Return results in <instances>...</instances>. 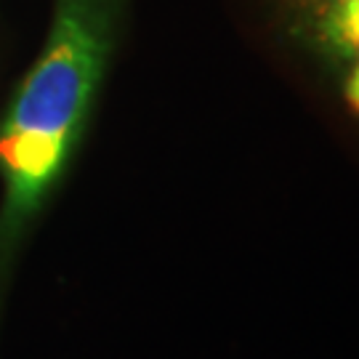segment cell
Returning a JSON list of instances; mask_svg holds the SVG:
<instances>
[{
  "label": "cell",
  "instance_id": "6da1fadb",
  "mask_svg": "<svg viewBox=\"0 0 359 359\" xmlns=\"http://www.w3.org/2000/svg\"><path fill=\"white\" fill-rule=\"evenodd\" d=\"M117 0H59L48 43L0 126V277L72 154L109 56Z\"/></svg>",
  "mask_w": 359,
  "mask_h": 359
},
{
  "label": "cell",
  "instance_id": "7a4b0ae2",
  "mask_svg": "<svg viewBox=\"0 0 359 359\" xmlns=\"http://www.w3.org/2000/svg\"><path fill=\"white\" fill-rule=\"evenodd\" d=\"M325 35L346 56L359 53V0H333Z\"/></svg>",
  "mask_w": 359,
  "mask_h": 359
}]
</instances>
